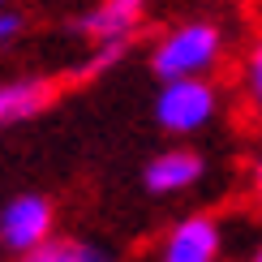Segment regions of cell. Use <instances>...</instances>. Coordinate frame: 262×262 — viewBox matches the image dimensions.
<instances>
[{
	"label": "cell",
	"instance_id": "7c38bea8",
	"mask_svg": "<svg viewBox=\"0 0 262 262\" xmlns=\"http://www.w3.org/2000/svg\"><path fill=\"white\" fill-rule=\"evenodd\" d=\"M254 193H258V202H262V163L254 168Z\"/></svg>",
	"mask_w": 262,
	"mask_h": 262
},
{
	"label": "cell",
	"instance_id": "8fae6325",
	"mask_svg": "<svg viewBox=\"0 0 262 262\" xmlns=\"http://www.w3.org/2000/svg\"><path fill=\"white\" fill-rule=\"evenodd\" d=\"M21 35V13H17V9H5V13H0V39H17Z\"/></svg>",
	"mask_w": 262,
	"mask_h": 262
},
{
	"label": "cell",
	"instance_id": "3957f363",
	"mask_svg": "<svg viewBox=\"0 0 262 262\" xmlns=\"http://www.w3.org/2000/svg\"><path fill=\"white\" fill-rule=\"evenodd\" d=\"M52 228H56L52 198H43V193H17L0 211V245H5V254L21 258L30 249H39L43 241H52L56 236Z\"/></svg>",
	"mask_w": 262,
	"mask_h": 262
},
{
	"label": "cell",
	"instance_id": "ba28073f",
	"mask_svg": "<svg viewBox=\"0 0 262 262\" xmlns=\"http://www.w3.org/2000/svg\"><path fill=\"white\" fill-rule=\"evenodd\" d=\"M17 262H116L112 249L99 241H86V236H52L39 249L21 254Z\"/></svg>",
	"mask_w": 262,
	"mask_h": 262
},
{
	"label": "cell",
	"instance_id": "8992f818",
	"mask_svg": "<svg viewBox=\"0 0 262 262\" xmlns=\"http://www.w3.org/2000/svg\"><path fill=\"white\" fill-rule=\"evenodd\" d=\"M150 0H99L86 17H78V35L91 43H107V39H134V30L142 26Z\"/></svg>",
	"mask_w": 262,
	"mask_h": 262
},
{
	"label": "cell",
	"instance_id": "7a4b0ae2",
	"mask_svg": "<svg viewBox=\"0 0 262 262\" xmlns=\"http://www.w3.org/2000/svg\"><path fill=\"white\" fill-rule=\"evenodd\" d=\"M215 107H220V95L206 78H177V82H159L155 91V125L163 134H198L215 121Z\"/></svg>",
	"mask_w": 262,
	"mask_h": 262
},
{
	"label": "cell",
	"instance_id": "9c48e42d",
	"mask_svg": "<svg viewBox=\"0 0 262 262\" xmlns=\"http://www.w3.org/2000/svg\"><path fill=\"white\" fill-rule=\"evenodd\" d=\"M125 52H129V39H107V43H95V56L86 60L82 78H99V73H107L116 60H125Z\"/></svg>",
	"mask_w": 262,
	"mask_h": 262
},
{
	"label": "cell",
	"instance_id": "52a82bcc",
	"mask_svg": "<svg viewBox=\"0 0 262 262\" xmlns=\"http://www.w3.org/2000/svg\"><path fill=\"white\" fill-rule=\"evenodd\" d=\"M60 95V82L52 78H13L0 86V125H21V121H35L39 112H48Z\"/></svg>",
	"mask_w": 262,
	"mask_h": 262
},
{
	"label": "cell",
	"instance_id": "6da1fadb",
	"mask_svg": "<svg viewBox=\"0 0 262 262\" xmlns=\"http://www.w3.org/2000/svg\"><path fill=\"white\" fill-rule=\"evenodd\" d=\"M224 56V30L215 21H181L150 48V73L155 82L177 78H206Z\"/></svg>",
	"mask_w": 262,
	"mask_h": 262
},
{
	"label": "cell",
	"instance_id": "277c9868",
	"mask_svg": "<svg viewBox=\"0 0 262 262\" xmlns=\"http://www.w3.org/2000/svg\"><path fill=\"white\" fill-rule=\"evenodd\" d=\"M220 254H224L220 220H211V215H185L163 236L155 262H220Z\"/></svg>",
	"mask_w": 262,
	"mask_h": 262
},
{
	"label": "cell",
	"instance_id": "4fadbf2b",
	"mask_svg": "<svg viewBox=\"0 0 262 262\" xmlns=\"http://www.w3.org/2000/svg\"><path fill=\"white\" fill-rule=\"evenodd\" d=\"M249 262H262V245H258V249H254V258H249Z\"/></svg>",
	"mask_w": 262,
	"mask_h": 262
},
{
	"label": "cell",
	"instance_id": "5b68a950",
	"mask_svg": "<svg viewBox=\"0 0 262 262\" xmlns=\"http://www.w3.org/2000/svg\"><path fill=\"white\" fill-rule=\"evenodd\" d=\"M202 172H206V163H202L198 150L177 146V150L155 155L142 168V189L155 193V198H172V193H181V189H193V185L202 181Z\"/></svg>",
	"mask_w": 262,
	"mask_h": 262
},
{
	"label": "cell",
	"instance_id": "30bf717a",
	"mask_svg": "<svg viewBox=\"0 0 262 262\" xmlns=\"http://www.w3.org/2000/svg\"><path fill=\"white\" fill-rule=\"evenodd\" d=\"M245 91H249L254 112L262 116V39L249 48V60H245Z\"/></svg>",
	"mask_w": 262,
	"mask_h": 262
}]
</instances>
